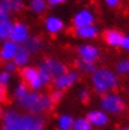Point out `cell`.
<instances>
[{"mask_svg": "<svg viewBox=\"0 0 129 130\" xmlns=\"http://www.w3.org/2000/svg\"><path fill=\"white\" fill-rule=\"evenodd\" d=\"M18 105L20 108L26 109L30 115H39V114L47 113L49 110L53 109V101L50 100V98L39 93H29L21 101L18 103Z\"/></svg>", "mask_w": 129, "mask_h": 130, "instance_id": "cell-1", "label": "cell"}, {"mask_svg": "<svg viewBox=\"0 0 129 130\" xmlns=\"http://www.w3.org/2000/svg\"><path fill=\"white\" fill-rule=\"evenodd\" d=\"M92 84L97 93L108 94L109 91L118 89L119 79L109 69H99L95 70L92 75Z\"/></svg>", "mask_w": 129, "mask_h": 130, "instance_id": "cell-2", "label": "cell"}, {"mask_svg": "<svg viewBox=\"0 0 129 130\" xmlns=\"http://www.w3.org/2000/svg\"><path fill=\"white\" fill-rule=\"evenodd\" d=\"M100 106L104 111L110 114H120L125 110V103L122 98L114 93L104 94L100 99Z\"/></svg>", "mask_w": 129, "mask_h": 130, "instance_id": "cell-3", "label": "cell"}, {"mask_svg": "<svg viewBox=\"0 0 129 130\" xmlns=\"http://www.w3.org/2000/svg\"><path fill=\"white\" fill-rule=\"evenodd\" d=\"M20 78H21V81L25 83L28 85V88L32 89V90H38L44 85L43 81H41V78H40L39 70L35 69V68H32V66L21 68Z\"/></svg>", "mask_w": 129, "mask_h": 130, "instance_id": "cell-4", "label": "cell"}, {"mask_svg": "<svg viewBox=\"0 0 129 130\" xmlns=\"http://www.w3.org/2000/svg\"><path fill=\"white\" fill-rule=\"evenodd\" d=\"M40 68L45 69L49 74L51 75V78H58V76H62L68 73V68L66 65L60 63L59 60H55V59H51V58H47L44 59L41 63H40Z\"/></svg>", "mask_w": 129, "mask_h": 130, "instance_id": "cell-5", "label": "cell"}, {"mask_svg": "<svg viewBox=\"0 0 129 130\" xmlns=\"http://www.w3.org/2000/svg\"><path fill=\"white\" fill-rule=\"evenodd\" d=\"M1 130H21V115L16 110L9 109L3 115Z\"/></svg>", "mask_w": 129, "mask_h": 130, "instance_id": "cell-6", "label": "cell"}, {"mask_svg": "<svg viewBox=\"0 0 129 130\" xmlns=\"http://www.w3.org/2000/svg\"><path fill=\"white\" fill-rule=\"evenodd\" d=\"M30 31L26 24L24 23H15L13 25V30H11V35H10V40L14 41L18 45L25 44L26 40L30 38Z\"/></svg>", "mask_w": 129, "mask_h": 130, "instance_id": "cell-7", "label": "cell"}, {"mask_svg": "<svg viewBox=\"0 0 129 130\" xmlns=\"http://www.w3.org/2000/svg\"><path fill=\"white\" fill-rule=\"evenodd\" d=\"M79 79V73L78 71H71V73H66L62 76H58L54 79V86L56 88V90H65L68 88H70L75 81Z\"/></svg>", "mask_w": 129, "mask_h": 130, "instance_id": "cell-8", "label": "cell"}, {"mask_svg": "<svg viewBox=\"0 0 129 130\" xmlns=\"http://www.w3.org/2000/svg\"><path fill=\"white\" fill-rule=\"evenodd\" d=\"M95 16L94 14L88 10V9H83L80 11H78L74 18H73V25L74 28H83V26H89L93 25Z\"/></svg>", "mask_w": 129, "mask_h": 130, "instance_id": "cell-9", "label": "cell"}, {"mask_svg": "<svg viewBox=\"0 0 129 130\" xmlns=\"http://www.w3.org/2000/svg\"><path fill=\"white\" fill-rule=\"evenodd\" d=\"M78 54H79L81 60H84L87 63H95L100 55L99 49L94 45H89V44L80 45L78 48Z\"/></svg>", "mask_w": 129, "mask_h": 130, "instance_id": "cell-10", "label": "cell"}, {"mask_svg": "<svg viewBox=\"0 0 129 130\" xmlns=\"http://www.w3.org/2000/svg\"><path fill=\"white\" fill-rule=\"evenodd\" d=\"M21 130H44L43 119L35 115H23L21 116Z\"/></svg>", "mask_w": 129, "mask_h": 130, "instance_id": "cell-11", "label": "cell"}, {"mask_svg": "<svg viewBox=\"0 0 129 130\" xmlns=\"http://www.w3.org/2000/svg\"><path fill=\"white\" fill-rule=\"evenodd\" d=\"M18 48H19V45L15 44L14 41H11V40L4 41L3 45H1V49H0V58H1V60H4L5 63L6 61H13L16 51H18Z\"/></svg>", "mask_w": 129, "mask_h": 130, "instance_id": "cell-12", "label": "cell"}, {"mask_svg": "<svg viewBox=\"0 0 129 130\" xmlns=\"http://www.w3.org/2000/svg\"><path fill=\"white\" fill-rule=\"evenodd\" d=\"M103 39H104V41H105L109 46L118 48V46H122L124 35H123L120 31L115 30V29H110V30L104 31V34H103Z\"/></svg>", "mask_w": 129, "mask_h": 130, "instance_id": "cell-13", "label": "cell"}, {"mask_svg": "<svg viewBox=\"0 0 129 130\" xmlns=\"http://www.w3.org/2000/svg\"><path fill=\"white\" fill-rule=\"evenodd\" d=\"M87 120L90 123V125H94V126H105L109 121V118L108 115L104 113V111H100V110H93V111H89L87 115Z\"/></svg>", "mask_w": 129, "mask_h": 130, "instance_id": "cell-14", "label": "cell"}, {"mask_svg": "<svg viewBox=\"0 0 129 130\" xmlns=\"http://www.w3.org/2000/svg\"><path fill=\"white\" fill-rule=\"evenodd\" d=\"M45 29L51 35L58 34L64 29V23L58 16H48L45 19Z\"/></svg>", "mask_w": 129, "mask_h": 130, "instance_id": "cell-15", "label": "cell"}, {"mask_svg": "<svg viewBox=\"0 0 129 130\" xmlns=\"http://www.w3.org/2000/svg\"><path fill=\"white\" fill-rule=\"evenodd\" d=\"M74 35L81 39H94L98 35V28L94 25L83 26V28H74Z\"/></svg>", "mask_w": 129, "mask_h": 130, "instance_id": "cell-16", "label": "cell"}, {"mask_svg": "<svg viewBox=\"0 0 129 130\" xmlns=\"http://www.w3.org/2000/svg\"><path fill=\"white\" fill-rule=\"evenodd\" d=\"M29 59H30V53L24 48V45H19L18 51H16L15 56L13 59V61L15 63L16 66H20V68H24L25 65L29 63Z\"/></svg>", "mask_w": 129, "mask_h": 130, "instance_id": "cell-17", "label": "cell"}, {"mask_svg": "<svg viewBox=\"0 0 129 130\" xmlns=\"http://www.w3.org/2000/svg\"><path fill=\"white\" fill-rule=\"evenodd\" d=\"M24 48L26 49L30 54H34V53H38L40 51L41 48H43V40L40 36H33V38H29L26 40V43L24 44Z\"/></svg>", "mask_w": 129, "mask_h": 130, "instance_id": "cell-18", "label": "cell"}, {"mask_svg": "<svg viewBox=\"0 0 129 130\" xmlns=\"http://www.w3.org/2000/svg\"><path fill=\"white\" fill-rule=\"evenodd\" d=\"M13 23L9 20H5L3 23H0V41H6L10 40V35H11V30H13Z\"/></svg>", "mask_w": 129, "mask_h": 130, "instance_id": "cell-19", "label": "cell"}, {"mask_svg": "<svg viewBox=\"0 0 129 130\" xmlns=\"http://www.w3.org/2000/svg\"><path fill=\"white\" fill-rule=\"evenodd\" d=\"M47 5H48L47 0H29V9L36 15L45 13Z\"/></svg>", "mask_w": 129, "mask_h": 130, "instance_id": "cell-20", "label": "cell"}, {"mask_svg": "<svg viewBox=\"0 0 129 130\" xmlns=\"http://www.w3.org/2000/svg\"><path fill=\"white\" fill-rule=\"evenodd\" d=\"M29 93H30V91H29L28 85H26L25 83L20 81V83L16 85V88L14 89V99H15L16 101L19 103V101H21Z\"/></svg>", "mask_w": 129, "mask_h": 130, "instance_id": "cell-21", "label": "cell"}, {"mask_svg": "<svg viewBox=\"0 0 129 130\" xmlns=\"http://www.w3.org/2000/svg\"><path fill=\"white\" fill-rule=\"evenodd\" d=\"M74 126V120L70 115H62L58 119V128L59 130H71Z\"/></svg>", "mask_w": 129, "mask_h": 130, "instance_id": "cell-22", "label": "cell"}, {"mask_svg": "<svg viewBox=\"0 0 129 130\" xmlns=\"http://www.w3.org/2000/svg\"><path fill=\"white\" fill-rule=\"evenodd\" d=\"M75 66L83 71V73H87V74H93L94 71H95V65L94 63H87V61H84V60H77V63H75Z\"/></svg>", "mask_w": 129, "mask_h": 130, "instance_id": "cell-23", "label": "cell"}, {"mask_svg": "<svg viewBox=\"0 0 129 130\" xmlns=\"http://www.w3.org/2000/svg\"><path fill=\"white\" fill-rule=\"evenodd\" d=\"M74 130H92V125L87 119H78L77 121H74Z\"/></svg>", "mask_w": 129, "mask_h": 130, "instance_id": "cell-24", "label": "cell"}, {"mask_svg": "<svg viewBox=\"0 0 129 130\" xmlns=\"http://www.w3.org/2000/svg\"><path fill=\"white\" fill-rule=\"evenodd\" d=\"M117 71L120 75H129V60H120L117 64Z\"/></svg>", "mask_w": 129, "mask_h": 130, "instance_id": "cell-25", "label": "cell"}, {"mask_svg": "<svg viewBox=\"0 0 129 130\" xmlns=\"http://www.w3.org/2000/svg\"><path fill=\"white\" fill-rule=\"evenodd\" d=\"M24 9V0H10V13H19Z\"/></svg>", "mask_w": 129, "mask_h": 130, "instance_id": "cell-26", "label": "cell"}, {"mask_svg": "<svg viewBox=\"0 0 129 130\" xmlns=\"http://www.w3.org/2000/svg\"><path fill=\"white\" fill-rule=\"evenodd\" d=\"M11 80V74L5 71V70H1L0 71V85L3 86H8V84Z\"/></svg>", "mask_w": 129, "mask_h": 130, "instance_id": "cell-27", "label": "cell"}, {"mask_svg": "<svg viewBox=\"0 0 129 130\" xmlns=\"http://www.w3.org/2000/svg\"><path fill=\"white\" fill-rule=\"evenodd\" d=\"M50 100L53 101V104H56V103H59L60 100H62V98H63V91L62 90H54V91H51L50 93Z\"/></svg>", "mask_w": 129, "mask_h": 130, "instance_id": "cell-28", "label": "cell"}, {"mask_svg": "<svg viewBox=\"0 0 129 130\" xmlns=\"http://www.w3.org/2000/svg\"><path fill=\"white\" fill-rule=\"evenodd\" d=\"M79 96H80V100L84 103V104H88L89 100H90V93H89L88 89H81Z\"/></svg>", "mask_w": 129, "mask_h": 130, "instance_id": "cell-29", "label": "cell"}, {"mask_svg": "<svg viewBox=\"0 0 129 130\" xmlns=\"http://www.w3.org/2000/svg\"><path fill=\"white\" fill-rule=\"evenodd\" d=\"M16 69H18V66L15 65L14 61H6L5 65H4V70H5V71H8V73H10V74L15 73Z\"/></svg>", "mask_w": 129, "mask_h": 130, "instance_id": "cell-30", "label": "cell"}, {"mask_svg": "<svg viewBox=\"0 0 129 130\" xmlns=\"http://www.w3.org/2000/svg\"><path fill=\"white\" fill-rule=\"evenodd\" d=\"M8 96V90H6V86H3L0 85V103H4L6 100Z\"/></svg>", "mask_w": 129, "mask_h": 130, "instance_id": "cell-31", "label": "cell"}, {"mask_svg": "<svg viewBox=\"0 0 129 130\" xmlns=\"http://www.w3.org/2000/svg\"><path fill=\"white\" fill-rule=\"evenodd\" d=\"M104 1H105V4H107L109 8H115V6H118L119 3H120V0H104Z\"/></svg>", "mask_w": 129, "mask_h": 130, "instance_id": "cell-32", "label": "cell"}, {"mask_svg": "<svg viewBox=\"0 0 129 130\" xmlns=\"http://www.w3.org/2000/svg\"><path fill=\"white\" fill-rule=\"evenodd\" d=\"M65 1L66 0H47L49 6H56V5H60V4H63Z\"/></svg>", "mask_w": 129, "mask_h": 130, "instance_id": "cell-33", "label": "cell"}, {"mask_svg": "<svg viewBox=\"0 0 129 130\" xmlns=\"http://www.w3.org/2000/svg\"><path fill=\"white\" fill-rule=\"evenodd\" d=\"M5 20H9V13H6V11L0 9V23H3Z\"/></svg>", "mask_w": 129, "mask_h": 130, "instance_id": "cell-34", "label": "cell"}, {"mask_svg": "<svg viewBox=\"0 0 129 130\" xmlns=\"http://www.w3.org/2000/svg\"><path fill=\"white\" fill-rule=\"evenodd\" d=\"M122 46H123V49H125L127 51H129V36H124L123 43H122Z\"/></svg>", "mask_w": 129, "mask_h": 130, "instance_id": "cell-35", "label": "cell"}, {"mask_svg": "<svg viewBox=\"0 0 129 130\" xmlns=\"http://www.w3.org/2000/svg\"><path fill=\"white\" fill-rule=\"evenodd\" d=\"M3 115H4V111H3V109H1V106H0V118H3Z\"/></svg>", "mask_w": 129, "mask_h": 130, "instance_id": "cell-36", "label": "cell"}, {"mask_svg": "<svg viewBox=\"0 0 129 130\" xmlns=\"http://www.w3.org/2000/svg\"><path fill=\"white\" fill-rule=\"evenodd\" d=\"M119 130H129V128H120Z\"/></svg>", "mask_w": 129, "mask_h": 130, "instance_id": "cell-37", "label": "cell"}, {"mask_svg": "<svg viewBox=\"0 0 129 130\" xmlns=\"http://www.w3.org/2000/svg\"><path fill=\"white\" fill-rule=\"evenodd\" d=\"M0 60H1V58H0Z\"/></svg>", "mask_w": 129, "mask_h": 130, "instance_id": "cell-38", "label": "cell"}]
</instances>
